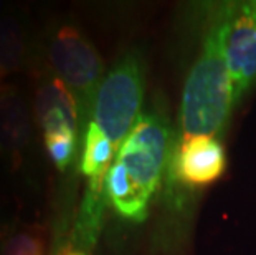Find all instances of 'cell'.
Returning a JSON list of instances; mask_svg holds the SVG:
<instances>
[{
	"label": "cell",
	"instance_id": "6da1fadb",
	"mask_svg": "<svg viewBox=\"0 0 256 255\" xmlns=\"http://www.w3.org/2000/svg\"><path fill=\"white\" fill-rule=\"evenodd\" d=\"M233 103L235 90L223 55L220 22L216 20L184 85L180 103L184 136L215 138L225 129Z\"/></svg>",
	"mask_w": 256,
	"mask_h": 255
},
{
	"label": "cell",
	"instance_id": "7a4b0ae2",
	"mask_svg": "<svg viewBox=\"0 0 256 255\" xmlns=\"http://www.w3.org/2000/svg\"><path fill=\"white\" fill-rule=\"evenodd\" d=\"M144 93V58L138 50H130L104 75L91 110L92 123L106 133L116 151L140 116Z\"/></svg>",
	"mask_w": 256,
	"mask_h": 255
},
{
	"label": "cell",
	"instance_id": "3957f363",
	"mask_svg": "<svg viewBox=\"0 0 256 255\" xmlns=\"http://www.w3.org/2000/svg\"><path fill=\"white\" fill-rule=\"evenodd\" d=\"M48 63L73 91L80 111L91 113L96 91L104 78V62L86 34L72 24L60 27L48 43Z\"/></svg>",
	"mask_w": 256,
	"mask_h": 255
},
{
	"label": "cell",
	"instance_id": "277c9868",
	"mask_svg": "<svg viewBox=\"0 0 256 255\" xmlns=\"http://www.w3.org/2000/svg\"><path fill=\"white\" fill-rule=\"evenodd\" d=\"M170 128L159 113H140L118 149L116 162L126 167L130 179L149 197L157 192L164 171Z\"/></svg>",
	"mask_w": 256,
	"mask_h": 255
},
{
	"label": "cell",
	"instance_id": "5b68a950",
	"mask_svg": "<svg viewBox=\"0 0 256 255\" xmlns=\"http://www.w3.org/2000/svg\"><path fill=\"white\" fill-rule=\"evenodd\" d=\"M222 48L235 90V103L256 81V12L252 4L226 9L218 19Z\"/></svg>",
	"mask_w": 256,
	"mask_h": 255
},
{
	"label": "cell",
	"instance_id": "8992f818",
	"mask_svg": "<svg viewBox=\"0 0 256 255\" xmlns=\"http://www.w3.org/2000/svg\"><path fill=\"white\" fill-rule=\"evenodd\" d=\"M172 172L178 182L202 189L215 184L226 171V153L216 138H184L176 149Z\"/></svg>",
	"mask_w": 256,
	"mask_h": 255
},
{
	"label": "cell",
	"instance_id": "52a82bcc",
	"mask_svg": "<svg viewBox=\"0 0 256 255\" xmlns=\"http://www.w3.org/2000/svg\"><path fill=\"white\" fill-rule=\"evenodd\" d=\"M34 116L43 134L55 131H78L80 106L73 91L58 77L42 81L35 91Z\"/></svg>",
	"mask_w": 256,
	"mask_h": 255
},
{
	"label": "cell",
	"instance_id": "ba28073f",
	"mask_svg": "<svg viewBox=\"0 0 256 255\" xmlns=\"http://www.w3.org/2000/svg\"><path fill=\"white\" fill-rule=\"evenodd\" d=\"M32 123L26 103L15 85L0 86V156L18 167L30 143Z\"/></svg>",
	"mask_w": 256,
	"mask_h": 255
},
{
	"label": "cell",
	"instance_id": "9c48e42d",
	"mask_svg": "<svg viewBox=\"0 0 256 255\" xmlns=\"http://www.w3.org/2000/svg\"><path fill=\"white\" fill-rule=\"evenodd\" d=\"M106 196L114 210L130 222H144L149 215L150 199L128 174L126 167L114 162L106 176Z\"/></svg>",
	"mask_w": 256,
	"mask_h": 255
},
{
	"label": "cell",
	"instance_id": "30bf717a",
	"mask_svg": "<svg viewBox=\"0 0 256 255\" xmlns=\"http://www.w3.org/2000/svg\"><path fill=\"white\" fill-rule=\"evenodd\" d=\"M114 144L106 133L96 123L90 121L83 139V154L80 161L81 174L88 177V182H106L114 156Z\"/></svg>",
	"mask_w": 256,
	"mask_h": 255
},
{
	"label": "cell",
	"instance_id": "8fae6325",
	"mask_svg": "<svg viewBox=\"0 0 256 255\" xmlns=\"http://www.w3.org/2000/svg\"><path fill=\"white\" fill-rule=\"evenodd\" d=\"M26 62L25 29L15 15L0 17V72L4 75L22 70Z\"/></svg>",
	"mask_w": 256,
	"mask_h": 255
},
{
	"label": "cell",
	"instance_id": "7c38bea8",
	"mask_svg": "<svg viewBox=\"0 0 256 255\" xmlns=\"http://www.w3.org/2000/svg\"><path fill=\"white\" fill-rule=\"evenodd\" d=\"M0 255H45V229L42 225H30L4 235Z\"/></svg>",
	"mask_w": 256,
	"mask_h": 255
},
{
	"label": "cell",
	"instance_id": "4fadbf2b",
	"mask_svg": "<svg viewBox=\"0 0 256 255\" xmlns=\"http://www.w3.org/2000/svg\"><path fill=\"white\" fill-rule=\"evenodd\" d=\"M45 139L46 153L53 161V164L58 167V171H66L70 162L73 159L74 153V143H76V133L73 131H55L43 134Z\"/></svg>",
	"mask_w": 256,
	"mask_h": 255
},
{
	"label": "cell",
	"instance_id": "5bb4252c",
	"mask_svg": "<svg viewBox=\"0 0 256 255\" xmlns=\"http://www.w3.org/2000/svg\"><path fill=\"white\" fill-rule=\"evenodd\" d=\"M58 255H86V253H84V250H74V248L68 247V248H63Z\"/></svg>",
	"mask_w": 256,
	"mask_h": 255
},
{
	"label": "cell",
	"instance_id": "9a60e30c",
	"mask_svg": "<svg viewBox=\"0 0 256 255\" xmlns=\"http://www.w3.org/2000/svg\"><path fill=\"white\" fill-rule=\"evenodd\" d=\"M2 245H4V234L0 232V253H2Z\"/></svg>",
	"mask_w": 256,
	"mask_h": 255
},
{
	"label": "cell",
	"instance_id": "2e32d148",
	"mask_svg": "<svg viewBox=\"0 0 256 255\" xmlns=\"http://www.w3.org/2000/svg\"><path fill=\"white\" fill-rule=\"evenodd\" d=\"M4 9H5V4L2 2V0H0V14L4 12Z\"/></svg>",
	"mask_w": 256,
	"mask_h": 255
},
{
	"label": "cell",
	"instance_id": "e0dca14e",
	"mask_svg": "<svg viewBox=\"0 0 256 255\" xmlns=\"http://www.w3.org/2000/svg\"><path fill=\"white\" fill-rule=\"evenodd\" d=\"M4 77H5V75H4V73H2V72H0V80H2V78H4Z\"/></svg>",
	"mask_w": 256,
	"mask_h": 255
},
{
	"label": "cell",
	"instance_id": "ac0fdd59",
	"mask_svg": "<svg viewBox=\"0 0 256 255\" xmlns=\"http://www.w3.org/2000/svg\"><path fill=\"white\" fill-rule=\"evenodd\" d=\"M253 7H254V12H256V2H253Z\"/></svg>",
	"mask_w": 256,
	"mask_h": 255
},
{
	"label": "cell",
	"instance_id": "d6986e66",
	"mask_svg": "<svg viewBox=\"0 0 256 255\" xmlns=\"http://www.w3.org/2000/svg\"><path fill=\"white\" fill-rule=\"evenodd\" d=\"M0 86H2V85H0Z\"/></svg>",
	"mask_w": 256,
	"mask_h": 255
}]
</instances>
